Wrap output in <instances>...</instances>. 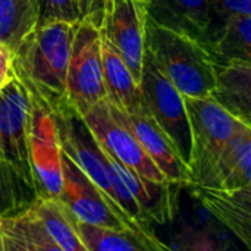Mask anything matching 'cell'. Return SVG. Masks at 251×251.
Here are the masks:
<instances>
[{"label":"cell","instance_id":"5","mask_svg":"<svg viewBox=\"0 0 251 251\" xmlns=\"http://www.w3.org/2000/svg\"><path fill=\"white\" fill-rule=\"evenodd\" d=\"M104 99L100 28L88 21H81L76 25L69 54L66 101L82 118Z\"/></svg>","mask_w":251,"mask_h":251},{"label":"cell","instance_id":"17","mask_svg":"<svg viewBox=\"0 0 251 251\" xmlns=\"http://www.w3.org/2000/svg\"><path fill=\"white\" fill-rule=\"evenodd\" d=\"M29 209L62 250L90 251L75 228L74 216L59 200L37 197Z\"/></svg>","mask_w":251,"mask_h":251},{"label":"cell","instance_id":"18","mask_svg":"<svg viewBox=\"0 0 251 251\" xmlns=\"http://www.w3.org/2000/svg\"><path fill=\"white\" fill-rule=\"evenodd\" d=\"M38 0H0V43L12 51L37 26Z\"/></svg>","mask_w":251,"mask_h":251},{"label":"cell","instance_id":"19","mask_svg":"<svg viewBox=\"0 0 251 251\" xmlns=\"http://www.w3.org/2000/svg\"><path fill=\"white\" fill-rule=\"evenodd\" d=\"M206 50L215 63L229 60L251 62V15L229 18L221 37Z\"/></svg>","mask_w":251,"mask_h":251},{"label":"cell","instance_id":"29","mask_svg":"<svg viewBox=\"0 0 251 251\" xmlns=\"http://www.w3.org/2000/svg\"><path fill=\"white\" fill-rule=\"evenodd\" d=\"M144 1H146V3H147V4H149V3H150V1H151V0H144Z\"/></svg>","mask_w":251,"mask_h":251},{"label":"cell","instance_id":"21","mask_svg":"<svg viewBox=\"0 0 251 251\" xmlns=\"http://www.w3.org/2000/svg\"><path fill=\"white\" fill-rule=\"evenodd\" d=\"M171 247L174 251H235L213 226L196 224H182Z\"/></svg>","mask_w":251,"mask_h":251},{"label":"cell","instance_id":"8","mask_svg":"<svg viewBox=\"0 0 251 251\" xmlns=\"http://www.w3.org/2000/svg\"><path fill=\"white\" fill-rule=\"evenodd\" d=\"M147 3L144 0H106L100 31L119 51L140 85L146 53Z\"/></svg>","mask_w":251,"mask_h":251},{"label":"cell","instance_id":"23","mask_svg":"<svg viewBox=\"0 0 251 251\" xmlns=\"http://www.w3.org/2000/svg\"><path fill=\"white\" fill-rule=\"evenodd\" d=\"M206 7L207 29L204 49L221 37L229 18L235 15H251V0H206Z\"/></svg>","mask_w":251,"mask_h":251},{"label":"cell","instance_id":"27","mask_svg":"<svg viewBox=\"0 0 251 251\" xmlns=\"http://www.w3.org/2000/svg\"><path fill=\"white\" fill-rule=\"evenodd\" d=\"M78 3L82 21H88L100 28L104 16L106 0H78Z\"/></svg>","mask_w":251,"mask_h":251},{"label":"cell","instance_id":"28","mask_svg":"<svg viewBox=\"0 0 251 251\" xmlns=\"http://www.w3.org/2000/svg\"><path fill=\"white\" fill-rule=\"evenodd\" d=\"M15 78L13 51L0 43V91Z\"/></svg>","mask_w":251,"mask_h":251},{"label":"cell","instance_id":"12","mask_svg":"<svg viewBox=\"0 0 251 251\" xmlns=\"http://www.w3.org/2000/svg\"><path fill=\"white\" fill-rule=\"evenodd\" d=\"M118 176L124 181L125 187L140 206L149 222L168 224L175 218L178 209V190L179 187L172 184H154L143 179L134 171L128 169L110 154H107Z\"/></svg>","mask_w":251,"mask_h":251},{"label":"cell","instance_id":"26","mask_svg":"<svg viewBox=\"0 0 251 251\" xmlns=\"http://www.w3.org/2000/svg\"><path fill=\"white\" fill-rule=\"evenodd\" d=\"M0 228L4 251H35L24 235L15 216L0 218Z\"/></svg>","mask_w":251,"mask_h":251},{"label":"cell","instance_id":"15","mask_svg":"<svg viewBox=\"0 0 251 251\" xmlns=\"http://www.w3.org/2000/svg\"><path fill=\"white\" fill-rule=\"evenodd\" d=\"M101 34V65H103V84L106 90V99L124 112H135L144 101L141 97L140 85L134 79L129 68L107 40Z\"/></svg>","mask_w":251,"mask_h":251},{"label":"cell","instance_id":"13","mask_svg":"<svg viewBox=\"0 0 251 251\" xmlns=\"http://www.w3.org/2000/svg\"><path fill=\"white\" fill-rule=\"evenodd\" d=\"M216 82L210 97L235 119L251 126V62L215 63Z\"/></svg>","mask_w":251,"mask_h":251},{"label":"cell","instance_id":"10","mask_svg":"<svg viewBox=\"0 0 251 251\" xmlns=\"http://www.w3.org/2000/svg\"><path fill=\"white\" fill-rule=\"evenodd\" d=\"M29 110L31 96L15 75L0 91V160L34 184L28 154Z\"/></svg>","mask_w":251,"mask_h":251},{"label":"cell","instance_id":"22","mask_svg":"<svg viewBox=\"0 0 251 251\" xmlns=\"http://www.w3.org/2000/svg\"><path fill=\"white\" fill-rule=\"evenodd\" d=\"M74 224L90 251H149L129 234L90 226L78 222L75 218Z\"/></svg>","mask_w":251,"mask_h":251},{"label":"cell","instance_id":"9","mask_svg":"<svg viewBox=\"0 0 251 251\" xmlns=\"http://www.w3.org/2000/svg\"><path fill=\"white\" fill-rule=\"evenodd\" d=\"M107 104L110 115L134 135L141 149L163 174L169 184L179 188H188L194 184L188 166L181 160L169 138L154 122V119L146 109V104L131 113L121 110L109 100Z\"/></svg>","mask_w":251,"mask_h":251},{"label":"cell","instance_id":"2","mask_svg":"<svg viewBox=\"0 0 251 251\" xmlns=\"http://www.w3.org/2000/svg\"><path fill=\"white\" fill-rule=\"evenodd\" d=\"M146 49L184 97H210L216 69L212 56L200 43L147 18Z\"/></svg>","mask_w":251,"mask_h":251},{"label":"cell","instance_id":"7","mask_svg":"<svg viewBox=\"0 0 251 251\" xmlns=\"http://www.w3.org/2000/svg\"><path fill=\"white\" fill-rule=\"evenodd\" d=\"M82 119L97 144L115 160L134 171L143 179L154 184H169L134 135L110 115L106 99L96 103Z\"/></svg>","mask_w":251,"mask_h":251},{"label":"cell","instance_id":"6","mask_svg":"<svg viewBox=\"0 0 251 251\" xmlns=\"http://www.w3.org/2000/svg\"><path fill=\"white\" fill-rule=\"evenodd\" d=\"M28 154L37 196L57 200L62 193V149L51 113L31 97Z\"/></svg>","mask_w":251,"mask_h":251},{"label":"cell","instance_id":"3","mask_svg":"<svg viewBox=\"0 0 251 251\" xmlns=\"http://www.w3.org/2000/svg\"><path fill=\"white\" fill-rule=\"evenodd\" d=\"M184 100L191 129L188 169L193 182L196 185L213 187L218 162L226 144L244 122L229 115L212 97H184Z\"/></svg>","mask_w":251,"mask_h":251},{"label":"cell","instance_id":"4","mask_svg":"<svg viewBox=\"0 0 251 251\" xmlns=\"http://www.w3.org/2000/svg\"><path fill=\"white\" fill-rule=\"evenodd\" d=\"M140 91L146 109L172 143L181 160L188 166L191 154V129L184 96L175 88L146 49Z\"/></svg>","mask_w":251,"mask_h":251},{"label":"cell","instance_id":"25","mask_svg":"<svg viewBox=\"0 0 251 251\" xmlns=\"http://www.w3.org/2000/svg\"><path fill=\"white\" fill-rule=\"evenodd\" d=\"M15 219L35 251H63L53 241V238L49 235V232L44 229V226L31 209L15 215Z\"/></svg>","mask_w":251,"mask_h":251},{"label":"cell","instance_id":"14","mask_svg":"<svg viewBox=\"0 0 251 251\" xmlns=\"http://www.w3.org/2000/svg\"><path fill=\"white\" fill-rule=\"evenodd\" d=\"M147 15L156 24L206 46V0H151L147 4Z\"/></svg>","mask_w":251,"mask_h":251},{"label":"cell","instance_id":"20","mask_svg":"<svg viewBox=\"0 0 251 251\" xmlns=\"http://www.w3.org/2000/svg\"><path fill=\"white\" fill-rule=\"evenodd\" d=\"M37 190L12 165L0 160V218L19 215L37 200Z\"/></svg>","mask_w":251,"mask_h":251},{"label":"cell","instance_id":"16","mask_svg":"<svg viewBox=\"0 0 251 251\" xmlns=\"http://www.w3.org/2000/svg\"><path fill=\"white\" fill-rule=\"evenodd\" d=\"M250 185L251 126L241 124L218 162L213 187L222 190H243Z\"/></svg>","mask_w":251,"mask_h":251},{"label":"cell","instance_id":"24","mask_svg":"<svg viewBox=\"0 0 251 251\" xmlns=\"http://www.w3.org/2000/svg\"><path fill=\"white\" fill-rule=\"evenodd\" d=\"M82 21L78 0H38V22L37 25L49 22L79 24Z\"/></svg>","mask_w":251,"mask_h":251},{"label":"cell","instance_id":"11","mask_svg":"<svg viewBox=\"0 0 251 251\" xmlns=\"http://www.w3.org/2000/svg\"><path fill=\"white\" fill-rule=\"evenodd\" d=\"M187 190L213 215L225 228H228L247 249L251 240V194L250 187L243 190H222L215 187L190 185Z\"/></svg>","mask_w":251,"mask_h":251},{"label":"cell","instance_id":"1","mask_svg":"<svg viewBox=\"0 0 251 251\" xmlns=\"http://www.w3.org/2000/svg\"><path fill=\"white\" fill-rule=\"evenodd\" d=\"M76 25H37L13 51L16 78L50 113L71 107L66 101V72Z\"/></svg>","mask_w":251,"mask_h":251}]
</instances>
